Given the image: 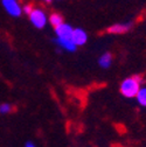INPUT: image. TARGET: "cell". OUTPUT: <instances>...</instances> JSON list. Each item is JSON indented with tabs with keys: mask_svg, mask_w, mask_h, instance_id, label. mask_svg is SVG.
Wrapping results in <instances>:
<instances>
[{
	"mask_svg": "<svg viewBox=\"0 0 146 147\" xmlns=\"http://www.w3.org/2000/svg\"><path fill=\"white\" fill-rule=\"evenodd\" d=\"M131 28H132V22H123V24H115L110 26L106 29V32L112 35H120V34L127 33Z\"/></svg>",
	"mask_w": 146,
	"mask_h": 147,
	"instance_id": "5b68a950",
	"label": "cell"
},
{
	"mask_svg": "<svg viewBox=\"0 0 146 147\" xmlns=\"http://www.w3.org/2000/svg\"><path fill=\"white\" fill-rule=\"evenodd\" d=\"M33 8H34V7H33V5H30V4H27V5L22 6V13L29 14V13L32 12V9H33Z\"/></svg>",
	"mask_w": 146,
	"mask_h": 147,
	"instance_id": "8fae6325",
	"label": "cell"
},
{
	"mask_svg": "<svg viewBox=\"0 0 146 147\" xmlns=\"http://www.w3.org/2000/svg\"><path fill=\"white\" fill-rule=\"evenodd\" d=\"M55 29V34H56V39L55 42L59 47H61L62 49L67 50V51H75L77 46L72 41V32H74V28H72L70 25L68 24H62L60 26H57Z\"/></svg>",
	"mask_w": 146,
	"mask_h": 147,
	"instance_id": "6da1fadb",
	"label": "cell"
},
{
	"mask_svg": "<svg viewBox=\"0 0 146 147\" xmlns=\"http://www.w3.org/2000/svg\"><path fill=\"white\" fill-rule=\"evenodd\" d=\"M29 21L35 28H43L47 24V14L41 8H33L32 12L28 14Z\"/></svg>",
	"mask_w": 146,
	"mask_h": 147,
	"instance_id": "3957f363",
	"label": "cell"
},
{
	"mask_svg": "<svg viewBox=\"0 0 146 147\" xmlns=\"http://www.w3.org/2000/svg\"><path fill=\"white\" fill-rule=\"evenodd\" d=\"M143 83V77L140 75H133L125 78L120 84V94L125 98H135Z\"/></svg>",
	"mask_w": 146,
	"mask_h": 147,
	"instance_id": "7a4b0ae2",
	"label": "cell"
},
{
	"mask_svg": "<svg viewBox=\"0 0 146 147\" xmlns=\"http://www.w3.org/2000/svg\"><path fill=\"white\" fill-rule=\"evenodd\" d=\"M49 22L54 28H56L57 26H60V25H62L64 22L63 21V16L60 13H51L50 16H49Z\"/></svg>",
	"mask_w": 146,
	"mask_h": 147,
	"instance_id": "ba28073f",
	"label": "cell"
},
{
	"mask_svg": "<svg viewBox=\"0 0 146 147\" xmlns=\"http://www.w3.org/2000/svg\"><path fill=\"white\" fill-rule=\"evenodd\" d=\"M26 147H35V145H34V144H32V142H28V144L26 145Z\"/></svg>",
	"mask_w": 146,
	"mask_h": 147,
	"instance_id": "7c38bea8",
	"label": "cell"
},
{
	"mask_svg": "<svg viewBox=\"0 0 146 147\" xmlns=\"http://www.w3.org/2000/svg\"><path fill=\"white\" fill-rule=\"evenodd\" d=\"M98 63H99V67H102L104 69L109 68L111 65V63H112V55L110 53L103 54L102 56L99 57V60H98Z\"/></svg>",
	"mask_w": 146,
	"mask_h": 147,
	"instance_id": "52a82bcc",
	"label": "cell"
},
{
	"mask_svg": "<svg viewBox=\"0 0 146 147\" xmlns=\"http://www.w3.org/2000/svg\"><path fill=\"white\" fill-rule=\"evenodd\" d=\"M136 98H137V102L140 106L146 107V88H140L139 89Z\"/></svg>",
	"mask_w": 146,
	"mask_h": 147,
	"instance_id": "9c48e42d",
	"label": "cell"
},
{
	"mask_svg": "<svg viewBox=\"0 0 146 147\" xmlns=\"http://www.w3.org/2000/svg\"><path fill=\"white\" fill-rule=\"evenodd\" d=\"M43 1H46V3H50L51 0H43Z\"/></svg>",
	"mask_w": 146,
	"mask_h": 147,
	"instance_id": "4fadbf2b",
	"label": "cell"
},
{
	"mask_svg": "<svg viewBox=\"0 0 146 147\" xmlns=\"http://www.w3.org/2000/svg\"><path fill=\"white\" fill-rule=\"evenodd\" d=\"M1 4L5 11L14 18H19L22 14V6L18 0H1Z\"/></svg>",
	"mask_w": 146,
	"mask_h": 147,
	"instance_id": "277c9868",
	"label": "cell"
},
{
	"mask_svg": "<svg viewBox=\"0 0 146 147\" xmlns=\"http://www.w3.org/2000/svg\"><path fill=\"white\" fill-rule=\"evenodd\" d=\"M11 111H12V105L6 104V103H4V104L0 105V113L6 115V113H9Z\"/></svg>",
	"mask_w": 146,
	"mask_h": 147,
	"instance_id": "30bf717a",
	"label": "cell"
},
{
	"mask_svg": "<svg viewBox=\"0 0 146 147\" xmlns=\"http://www.w3.org/2000/svg\"><path fill=\"white\" fill-rule=\"evenodd\" d=\"M72 41L78 47V46H83L87 43L88 41V35L87 33L81 29V28H75L74 32H72Z\"/></svg>",
	"mask_w": 146,
	"mask_h": 147,
	"instance_id": "8992f818",
	"label": "cell"
}]
</instances>
